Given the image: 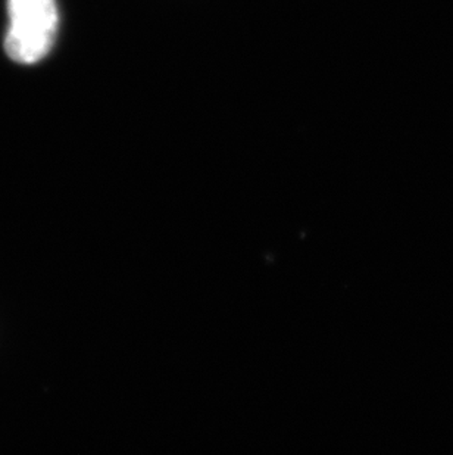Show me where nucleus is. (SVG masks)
<instances>
[{
  "label": "nucleus",
  "mask_w": 453,
  "mask_h": 455,
  "mask_svg": "<svg viewBox=\"0 0 453 455\" xmlns=\"http://www.w3.org/2000/svg\"><path fill=\"white\" fill-rule=\"evenodd\" d=\"M4 48L20 64H35L49 53L58 33L56 0H9Z\"/></svg>",
  "instance_id": "nucleus-1"
}]
</instances>
